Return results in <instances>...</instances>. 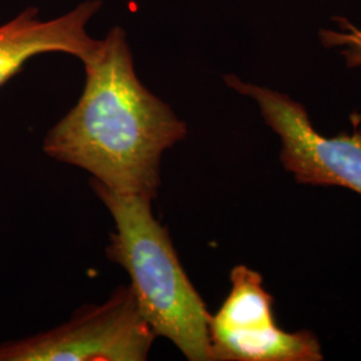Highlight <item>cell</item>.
<instances>
[{"mask_svg":"<svg viewBox=\"0 0 361 361\" xmlns=\"http://www.w3.org/2000/svg\"><path fill=\"white\" fill-rule=\"evenodd\" d=\"M232 289L216 314H210V360L317 361L323 359L310 332L289 334L277 326L273 298L262 277L245 265L231 273Z\"/></svg>","mask_w":361,"mask_h":361,"instance_id":"obj_4","label":"cell"},{"mask_svg":"<svg viewBox=\"0 0 361 361\" xmlns=\"http://www.w3.org/2000/svg\"><path fill=\"white\" fill-rule=\"evenodd\" d=\"M83 65V92L47 133L43 152L86 170L114 193L155 200L161 158L186 137V123L138 79L121 27Z\"/></svg>","mask_w":361,"mask_h":361,"instance_id":"obj_1","label":"cell"},{"mask_svg":"<svg viewBox=\"0 0 361 361\" xmlns=\"http://www.w3.org/2000/svg\"><path fill=\"white\" fill-rule=\"evenodd\" d=\"M340 31H323L322 40L329 47L341 46L349 66H361V30L343 20Z\"/></svg>","mask_w":361,"mask_h":361,"instance_id":"obj_7","label":"cell"},{"mask_svg":"<svg viewBox=\"0 0 361 361\" xmlns=\"http://www.w3.org/2000/svg\"><path fill=\"white\" fill-rule=\"evenodd\" d=\"M157 335L130 285L47 332L0 344V361H145Z\"/></svg>","mask_w":361,"mask_h":361,"instance_id":"obj_3","label":"cell"},{"mask_svg":"<svg viewBox=\"0 0 361 361\" xmlns=\"http://www.w3.org/2000/svg\"><path fill=\"white\" fill-rule=\"evenodd\" d=\"M229 87L253 98L283 142L281 161L300 183L343 186L361 194V129L326 138L312 126L305 109L281 92L225 77Z\"/></svg>","mask_w":361,"mask_h":361,"instance_id":"obj_5","label":"cell"},{"mask_svg":"<svg viewBox=\"0 0 361 361\" xmlns=\"http://www.w3.org/2000/svg\"><path fill=\"white\" fill-rule=\"evenodd\" d=\"M99 0H87L75 10L52 20H40L39 10L26 8L0 26V87L20 73L27 61L47 52H65L87 61L101 40L89 37L87 22L99 11Z\"/></svg>","mask_w":361,"mask_h":361,"instance_id":"obj_6","label":"cell"},{"mask_svg":"<svg viewBox=\"0 0 361 361\" xmlns=\"http://www.w3.org/2000/svg\"><path fill=\"white\" fill-rule=\"evenodd\" d=\"M90 186L116 224L107 257L128 271L143 319L188 360H210V313L182 268L168 229L155 219L153 200L114 193L92 178Z\"/></svg>","mask_w":361,"mask_h":361,"instance_id":"obj_2","label":"cell"}]
</instances>
